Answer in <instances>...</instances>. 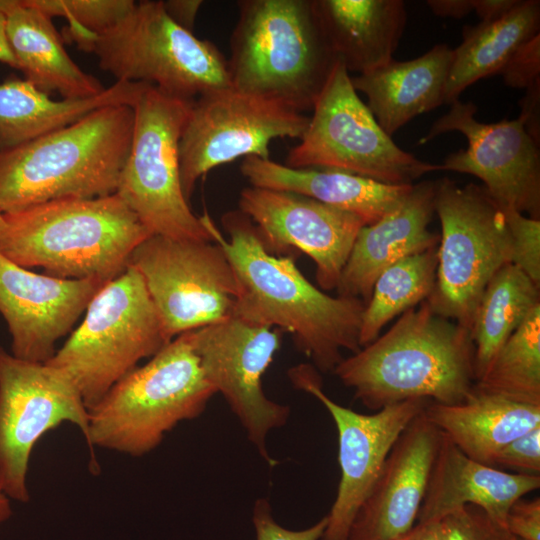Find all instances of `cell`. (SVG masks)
I'll return each instance as SVG.
<instances>
[{
    "instance_id": "6da1fadb",
    "label": "cell",
    "mask_w": 540,
    "mask_h": 540,
    "mask_svg": "<svg viewBox=\"0 0 540 540\" xmlns=\"http://www.w3.org/2000/svg\"><path fill=\"white\" fill-rule=\"evenodd\" d=\"M206 226L235 271L239 294L232 316L248 323L278 327L292 336L297 350L321 372H333L343 350L357 352L365 303L353 297L331 296L310 283L292 256L268 253L256 226L242 211L221 217L228 239L208 214Z\"/></svg>"
},
{
    "instance_id": "d6986e66",
    "label": "cell",
    "mask_w": 540,
    "mask_h": 540,
    "mask_svg": "<svg viewBox=\"0 0 540 540\" xmlns=\"http://www.w3.org/2000/svg\"><path fill=\"white\" fill-rule=\"evenodd\" d=\"M107 282L61 279L37 274L0 253V313L11 336L16 358L46 363Z\"/></svg>"
},
{
    "instance_id": "ac0fdd59",
    "label": "cell",
    "mask_w": 540,
    "mask_h": 540,
    "mask_svg": "<svg viewBox=\"0 0 540 540\" xmlns=\"http://www.w3.org/2000/svg\"><path fill=\"white\" fill-rule=\"evenodd\" d=\"M239 210L254 223L264 249L274 256L300 251L316 266L320 289L336 290L360 229L356 215L290 191L249 186Z\"/></svg>"
},
{
    "instance_id": "836d02e7",
    "label": "cell",
    "mask_w": 540,
    "mask_h": 540,
    "mask_svg": "<svg viewBox=\"0 0 540 540\" xmlns=\"http://www.w3.org/2000/svg\"><path fill=\"white\" fill-rule=\"evenodd\" d=\"M440 540H517L483 509L463 506L438 521Z\"/></svg>"
},
{
    "instance_id": "4dcf8cb0",
    "label": "cell",
    "mask_w": 540,
    "mask_h": 540,
    "mask_svg": "<svg viewBox=\"0 0 540 540\" xmlns=\"http://www.w3.org/2000/svg\"><path fill=\"white\" fill-rule=\"evenodd\" d=\"M437 248L407 256L378 276L363 311L360 347L375 340L391 320L429 297L436 280Z\"/></svg>"
},
{
    "instance_id": "8992f818",
    "label": "cell",
    "mask_w": 540,
    "mask_h": 540,
    "mask_svg": "<svg viewBox=\"0 0 540 540\" xmlns=\"http://www.w3.org/2000/svg\"><path fill=\"white\" fill-rule=\"evenodd\" d=\"M215 389L184 332L137 366L89 409L90 471L100 472L95 447L140 457L180 422L200 416Z\"/></svg>"
},
{
    "instance_id": "7402d4cb",
    "label": "cell",
    "mask_w": 540,
    "mask_h": 540,
    "mask_svg": "<svg viewBox=\"0 0 540 540\" xmlns=\"http://www.w3.org/2000/svg\"><path fill=\"white\" fill-rule=\"evenodd\" d=\"M540 487V475L504 471L465 455L441 433L417 523L439 521L466 505L505 525L511 505Z\"/></svg>"
},
{
    "instance_id": "2e32d148",
    "label": "cell",
    "mask_w": 540,
    "mask_h": 540,
    "mask_svg": "<svg viewBox=\"0 0 540 540\" xmlns=\"http://www.w3.org/2000/svg\"><path fill=\"white\" fill-rule=\"evenodd\" d=\"M288 377L296 389L321 402L335 423L341 475L320 540H346L353 519L379 477L393 445L430 401L411 399L373 414H362L328 397L312 364L293 366Z\"/></svg>"
},
{
    "instance_id": "7bdbcfd3",
    "label": "cell",
    "mask_w": 540,
    "mask_h": 540,
    "mask_svg": "<svg viewBox=\"0 0 540 540\" xmlns=\"http://www.w3.org/2000/svg\"><path fill=\"white\" fill-rule=\"evenodd\" d=\"M519 0H474V11L481 22L497 20L511 11Z\"/></svg>"
},
{
    "instance_id": "9a60e30c",
    "label": "cell",
    "mask_w": 540,
    "mask_h": 540,
    "mask_svg": "<svg viewBox=\"0 0 540 540\" xmlns=\"http://www.w3.org/2000/svg\"><path fill=\"white\" fill-rule=\"evenodd\" d=\"M190 335L207 380L223 395L261 457L275 466L267 435L287 423L290 408L269 399L262 383L280 349L281 330L230 316Z\"/></svg>"
},
{
    "instance_id": "277c9868",
    "label": "cell",
    "mask_w": 540,
    "mask_h": 540,
    "mask_svg": "<svg viewBox=\"0 0 540 540\" xmlns=\"http://www.w3.org/2000/svg\"><path fill=\"white\" fill-rule=\"evenodd\" d=\"M134 109L99 108L78 121L0 153V209L115 194L130 152Z\"/></svg>"
},
{
    "instance_id": "d590c367",
    "label": "cell",
    "mask_w": 540,
    "mask_h": 540,
    "mask_svg": "<svg viewBox=\"0 0 540 540\" xmlns=\"http://www.w3.org/2000/svg\"><path fill=\"white\" fill-rule=\"evenodd\" d=\"M491 466L514 473L540 475V426L505 445Z\"/></svg>"
},
{
    "instance_id": "b9f144b4",
    "label": "cell",
    "mask_w": 540,
    "mask_h": 540,
    "mask_svg": "<svg viewBox=\"0 0 540 540\" xmlns=\"http://www.w3.org/2000/svg\"><path fill=\"white\" fill-rule=\"evenodd\" d=\"M426 3L433 14L441 17L461 19L474 10V0H428Z\"/></svg>"
},
{
    "instance_id": "30bf717a",
    "label": "cell",
    "mask_w": 540,
    "mask_h": 540,
    "mask_svg": "<svg viewBox=\"0 0 540 540\" xmlns=\"http://www.w3.org/2000/svg\"><path fill=\"white\" fill-rule=\"evenodd\" d=\"M435 213L441 224L431 309L470 330L483 291L511 263L504 210L483 186L438 180Z\"/></svg>"
},
{
    "instance_id": "3957f363",
    "label": "cell",
    "mask_w": 540,
    "mask_h": 540,
    "mask_svg": "<svg viewBox=\"0 0 540 540\" xmlns=\"http://www.w3.org/2000/svg\"><path fill=\"white\" fill-rule=\"evenodd\" d=\"M3 216L0 253L61 279L109 282L152 235L116 193L53 200Z\"/></svg>"
},
{
    "instance_id": "f1b7e54d",
    "label": "cell",
    "mask_w": 540,
    "mask_h": 540,
    "mask_svg": "<svg viewBox=\"0 0 540 540\" xmlns=\"http://www.w3.org/2000/svg\"><path fill=\"white\" fill-rule=\"evenodd\" d=\"M540 28V2L519 0L501 18L463 27V40L453 50L445 85V103L452 104L468 86L479 79L499 74L517 49Z\"/></svg>"
},
{
    "instance_id": "e575fe53",
    "label": "cell",
    "mask_w": 540,
    "mask_h": 540,
    "mask_svg": "<svg viewBox=\"0 0 540 540\" xmlns=\"http://www.w3.org/2000/svg\"><path fill=\"white\" fill-rule=\"evenodd\" d=\"M511 242V264L540 286V220L503 209Z\"/></svg>"
},
{
    "instance_id": "bcb514c9",
    "label": "cell",
    "mask_w": 540,
    "mask_h": 540,
    "mask_svg": "<svg viewBox=\"0 0 540 540\" xmlns=\"http://www.w3.org/2000/svg\"><path fill=\"white\" fill-rule=\"evenodd\" d=\"M12 515L10 499L0 492V525L7 521Z\"/></svg>"
},
{
    "instance_id": "484cf974",
    "label": "cell",
    "mask_w": 540,
    "mask_h": 540,
    "mask_svg": "<svg viewBox=\"0 0 540 540\" xmlns=\"http://www.w3.org/2000/svg\"><path fill=\"white\" fill-rule=\"evenodd\" d=\"M6 37L24 79L40 91L77 100L100 95L105 87L82 70L66 51L52 18L28 0L6 15Z\"/></svg>"
},
{
    "instance_id": "7c38bea8",
    "label": "cell",
    "mask_w": 540,
    "mask_h": 540,
    "mask_svg": "<svg viewBox=\"0 0 540 540\" xmlns=\"http://www.w3.org/2000/svg\"><path fill=\"white\" fill-rule=\"evenodd\" d=\"M128 264L142 275L168 342L232 316L239 284L216 242L151 235Z\"/></svg>"
},
{
    "instance_id": "f35d334b",
    "label": "cell",
    "mask_w": 540,
    "mask_h": 540,
    "mask_svg": "<svg viewBox=\"0 0 540 540\" xmlns=\"http://www.w3.org/2000/svg\"><path fill=\"white\" fill-rule=\"evenodd\" d=\"M505 527L518 540H540V498L515 501L507 512Z\"/></svg>"
},
{
    "instance_id": "4fadbf2b",
    "label": "cell",
    "mask_w": 540,
    "mask_h": 540,
    "mask_svg": "<svg viewBox=\"0 0 540 540\" xmlns=\"http://www.w3.org/2000/svg\"><path fill=\"white\" fill-rule=\"evenodd\" d=\"M69 422L89 444V409L62 370L16 358L0 345V492L21 503L33 448L49 431Z\"/></svg>"
},
{
    "instance_id": "ab89813d",
    "label": "cell",
    "mask_w": 540,
    "mask_h": 540,
    "mask_svg": "<svg viewBox=\"0 0 540 540\" xmlns=\"http://www.w3.org/2000/svg\"><path fill=\"white\" fill-rule=\"evenodd\" d=\"M520 115L526 132L540 144V81L535 82L526 88L525 95L519 101Z\"/></svg>"
},
{
    "instance_id": "52a82bcc",
    "label": "cell",
    "mask_w": 540,
    "mask_h": 540,
    "mask_svg": "<svg viewBox=\"0 0 540 540\" xmlns=\"http://www.w3.org/2000/svg\"><path fill=\"white\" fill-rule=\"evenodd\" d=\"M64 36L94 54L100 68L116 81L147 83L187 101L232 87L228 61L220 50L174 22L160 0L135 2L100 33L68 25Z\"/></svg>"
},
{
    "instance_id": "5bb4252c",
    "label": "cell",
    "mask_w": 540,
    "mask_h": 540,
    "mask_svg": "<svg viewBox=\"0 0 540 540\" xmlns=\"http://www.w3.org/2000/svg\"><path fill=\"white\" fill-rule=\"evenodd\" d=\"M309 117L233 87L195 99L179 141L180 181L190 203L199 178L240 157L270 159L277 138H301Z\"/></svg>"
},
{
    "instance_id": "603a6c76",
    "label": "cell",
    "mask_w": 540,
    "mask_h": 540,
    "mask_svg": "<svg viewBox=\"0 0 540 540\" xmlns=\"http://www.w3.org/2000/svg\"><path fill=\"white\" fill-rule=\"evenodd\" d=\"M240 171L251 186L314 198L358 216L365 225L392 211L413 185L386 184L335 169L291 168L254 156L243 159Z\"/></svg>"
},
{
    "instance_id": "60d3db41",
    "label": "cell",
    "mask_w": 540,
    "mask_h": 540,
    "mask_svg": "<svg viewBox=\"0 0 540 540\" xmlns=\"http://www.w3.org/2000/svg\"><path fill=\"white\" fill-rule=\"evenodd\" d=\"M203 4L201 0H168L163 6L169 17L184 29L192 32L198 12Z\"/></svg>"
},
{
    "instance_id": "8fae6325",
    "label": "cell",
    "mask_w": 540,
    "mask_h": 540,
    "mask_svg": "<svg viewBox=\"0 0 540 540\" xmlns=\"http://www.w3.org/2000/svg\"><path fill=\"white\" fill-rule=\"evenodd\" d=\"M313 114L285 164L341 170L391 185H412L440 164L402 150L359 98L339 60L313 105Z\"/></svg>"
},
{
    "instance_id": "7dc6e473",
    "label": "cell",
    "mask_w": 540,
    "mask_h": 540,
    "mask_svg": "<svg viewBox=\"0 0 540 540\" xmlns=\"http://www.w3.org/2000/svg\"><path fill=\"white\" fill-rule=\"evenodd\" d=\"M20 4V0H0V12L7 15Z\"/></svg>"
},
{
    "instance_id": "e0dca14e",
    "label": "cell",
    "mask_w": 540,
    "mask_h": 540,
    "mask_svg": "<svg viewBox=\"0 0 540 540\" xmlns=\"http://www.w3.org/2000/svg\"><path fill=\"white\" fill-rule=\"evenodd\" d=\"M476 112L474 103L454 101L419 144L443 133H462L468 141L467 149L447 155L440 164L441 170L479 178L502 209L527 213L528 217L540 220L539 145L519 118L483 123L475 119Z\"/></svg>"
},
{
    "instance_id": "c3c4849f",
    "label": "cell",
    "mask_w": 540,
    "mask_h": 540,
    "mask_svg": "<svg viewBox=\"0 0 540 540\" xmlns=\"http://www.w3.org/2000/svg\"><path fill=\"white\" fill-rule=\"evenodd\" d=\"M4 225H5L4 216H3V212L0 209V235L3 231Z\"/></svg>"
},
{
    "instance_id": "74e56055",
    "label": "cell",
    "mask_w": 540,
    "mask_h": 540,
    "mask_svg": "<svg viewBox=\"0 0 540 540\" xmlns=\"http://www.w3.org/2000/svg\"><path fill=\"white\" fill-rule=\"evenodd\" d=\"M499 74L505 85L513 88L526 89L540 81V34L521 45Z\"/></svg>"
},
{
    "instance_id": "7a4b0ae2",
    "label": "cell",
    "mask_w": 540,
    "mask_h": 540,
    "mask_svg": "<svg viewBox=\"0 0 540 540\" xmlns=\"http://www.w3.org/2000/svg\"><path fill=\"white\" fill-rule=\"evenodd\" d=\"M332 373L374 411L411 399L457 404L474 388L475 347L468 328L424 300Z\"/></svg>"
},
{
    "instance_id": "8d00e7d4",
    "label": "cell",
    "mask_w": 540,
    "mask_h": 540,
    "mask_svg": "<svg viewBox=\"0 0 540 540\" xmlns=\"http://www.w3.org/2000/svg\"><path fill=\"white\" fill-rule=\"evenodd\" d=\"M256 540H320L327 526V516L302 530H290L277 523L269 501L259 498L252 511Z\"/></svg>"
},
{
    "instance_id": "5b68a950",
    "label": "cell",
    "mask_w": 540,
    "mask_h": 540,
    "mask_svg": "<svg viewBox=\"0 0 540 540\" xmlns=\"http://www.w3.org/2000/svg\"><path fill=\"white\" fill-rule=\"evenodd\" d=\"M228 61L234 89L312 110L338 61L313 0H241Z\"/></svg>"
},
{
    "instance_id": "cb8c5ba5",
    "label": "cell",
    "mask_w": 540,
    "mask_h": 540,
    "mask_svg": "<svg viewBox=\"0 0 540 540\" xmlns=\"http://www.w3.org/2000/svg\"><path fill=\"white\" fill-rule=\"evenodd\" d=\"M453 49L437 44L407 61L390 60L371 71L351 77L364 93L368 108L381 128L392 135L416 116L445 103V85Z\"/></svg>"
},
{
    "instance_id": "681fc988",
    "label": "cell",
    "mask_w": 540,
    "mask_h": 540,
    "mask_svg": "<svg viewBox=\"0 0 540 540\" xmlns=\"http://www.w3.org/2000/svg\"><path fill=\"white\" fill-rule=\"evenodd\" d=\"M518 540V539H517Z\"/></svg>"
},
{
    "instance_id": "d4e9b609",
    "label": "cell",
    "mask_w": 540,
    "mask_h": 540,
    "mask_svg": "<svg viewBox=\"0 0 540 540\" xmlns=\"http://www.w3.org/2000/svg\"><path fill=\"white\" fill-rule=\"evenodd\" d=\"M324 34L348 72L366 73L393 59L407 13L402 0H313Z\"/></svg>"
},
{
    "instance_id": "d6a6232c",
    "label": "cell",
    "mask_w": 540,
    "mask_h": 540,
    "mask_svg": "<svg viewBox=\"0 0 540 540\" xmlns=\"http://www.w3.org/2000/svg\"><path fill=\"white\" fill-rule=\"evenodd\" d=\"M49 17L61 16L68 25L90 33H100L127 14L132 0H28Z\"/></svg>"
},
{
    "instance_id": "44dd1931",
    "label": "cell",
    "mask_w": 540,
    "mask_h": 540,
    "mask_svg": "<svg viewBox=\"0 0 540 540\" xmlns=\"http://www.w3.org/2000/svg\"><path fill=\"white\" fill-rule=\"evenodd\" d=\"M438 180L413 184L403 200L377 222L357 234L343 268L337 295L368 302L378 276L395 262L438 246L429 230L435 214Z\"/></svg>"
},
{
    "instance_id": "ee69618b",
    "label": "cell",
    "mask_w": 540,
    "mask_h": 540,
    "mask_svg": "<svg viewBox=\"0 0 540 540\" xmlns=\"http://www.w3.org/2000/svg\"><path fill=\"white\" fill-rule=\"evenodd\" d=\"M400 540H440L438 521L416 523Z\"/></svg>"
},
{
    "instance_id": "ffe728a7",
    "label": "cell",
    "mask_w": 540,
    "mask_h": 540,
    "mask_svg": "<svg viewBox=\"0 0 540 540\" xmlns=\"http://www.w3.org/2000/svg\"><path fill=\"white\" fill-rule=\"evenodd\" d=\"M423 412L393 445L346 540H400L416 525L441 442V432Z\"/></svg>"
},
{
    "instance_id": "9c48e42d",
    "label": "cell",
    "mask_w": 540,
    "mask_h": 540,
    "mask_svg": "<svg viewBox=\"0 0 540 540\" xmlns=\"http://www.w3.org/2000/svg\"><path fill=\"white\" fill-rule=\"evenodd\" d=\"M192 103L145 85L133 105L132 142L116 194L152 235L213 241L180 181L179 141Z\"/></svg>"
},
{
    "instance_id": "f546056e",
    "label": "cell",
    "mask_w": 540,
    "mask_h": 540,
    "mask_svg": "<svg viewBox=\"0 0 540 540\" xmlns=\"http://www.w3.org/2000/svg\"><path fill=\"white\" fill-rule=\"evenodd\" d=\"M539 288L511 263L501 267L490 279L470 328L475 347L476 380L510 335L540 305Z\"/></svg>"
},
{
    "instance_id": "ba28073f",
    "label": "cell",
    "mask_w": 540,
    "mask_h": 540,
    "mask_svg": "<svg viewBox=\"0 0 540 540\" xmlns=\"http://www.w3.org/2000/svg\"><path fill=\"white\" fill-rule=\"evenodd\" d=\"M85 311L82 323L46 363L68 375L91 409L168 341L143 277L132 265L107 282Z\"/></svg>"
},
{
    "instance_id": "83f0119b",
    "label": "cell",
    "mask_w": 540,
    "mask_h": 540,
    "mask_svg": "<svg viewBox=\"0 0 540 540\" xmlns=\"http://www.w3.org/2000/svg\"><path fill=\"white\" fill-rule=\"evenodd\" d=\"M147 83L116 81L95 97L54 100L19 78L0 83V153L68 126L109 105L133 106Z\"/></svg>"
},
{
    "instance_id": "4316f807",
    "label": "cell",
    "mask_w": 540,
    "mask_h": 540,
    "mask_svg": "<svg viewBox=\"0 0 540 540\" xmlns=\"http://www.w3.org/2000/svg\"><path fill=\"white\" fill-rule=\"evenodd\" d=\"M423 413L465 455L488 465L505 445L540 426V406L474 388L457 404L430 401Z\"/></svg>"
},
{
    "instance_id": "f6af8a7d",
    "label": "cell",
    "mask_w": 540,
    "mask_h": 540,
    "mask_svg": "<svg viewBox=\"0 0 540 540\" xmlns=\"http://www.w3.org/2000/svg\"><path fill=\"white\" fill-rule=\"evenodd\" d=\"M0 62L17 69L6 37V15L0 12Z\"/></svg>"
},
{
    "instance_id": "1f68e13d",
    "label": "cell",
    "mask_w": 540,
    "mask_h": 540,
    "mask_svg": "<svg viewBox=\"0 0 540 540\" xmlns=\"http://www.w3.org/2000/svg\"><path fill=\"white\" fill-rule=\"evenodd\" d=\"M474 389L540 406V305L495 353Z\"/></svg>"
}]
</instances>
